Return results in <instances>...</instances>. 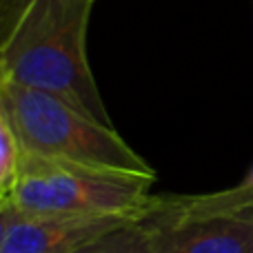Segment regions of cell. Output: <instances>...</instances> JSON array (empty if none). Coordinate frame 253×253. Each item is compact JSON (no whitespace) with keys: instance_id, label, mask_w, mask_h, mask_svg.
<instances>
[{"instance_id":"7","label":"cell","mask_w":253,"mask_h":253,"mask_svg":"<svg viewBox=\"0 0 253 253\" xmlns=\"http://www.w3.org/2000/svg\"><path fill=\"white\" fill-rule=\"evenodd\" d=\"M25 149H22L18 135L13 133L11 125L0 116V198L9 196L20 173Z\"/></svg>"},{"instance_id":"8","label":"cell","mask_w":253,"mask_h":253,"mask_svg":"<svg viewBox=\"0 0 253 253\" xmlns=\"http://www.w3.org/2000/svg\"><path fill=\"white\" fill-rule=\"evenodd\" d=\"M240 184H245L247 189H249V191H253V167L249 169V173L245 175V178H242V182Z\"/></svg>"},{"instance_id":"3","label":"cell","mask_w":253,"mask_h":253,"mask_svg":"<svg viewBox=\"0 0 253 253\" xmlns=\"http://www.w3.org/2000/svg\"><path fill=\"white\" fill-rule=\"evenodd\" d=\"M153 182L156 173L102 169L25 151L16 184L0 202L36 213L147 218L158 200L149 193Z\"/></svg>"},{"instance_id":"5","label":"cell","mask_w":253,"mask_h":253,"mask_svg":"<svg viewBox=\"0 0 253 253\" xmlns=\"http://www.w3.org/2000/svg\"><path fill=\"white\" fill-rule=\"evenodd\" d=\"M153 253H253V207L240 213L151 224Z\"/></svg>"},{"instance_id":"6","label":"cell","mask_w":253,"mask_h":253,"mask_svg":"<svg viewBox=\"0 0 253 253\" xmlns=\"http://www.w3.org/2000/svg\"><path fill=\"white\" fill-rule=\"evenodd\" d=\"M76 253H153L151 231L144 224V220H135L98 238Z\"/></svg>"},{"instance_id":"4","label":"cell","mask_w":253,"mask_h":253,"mask_svg":"<svg viewBox=\"0 0 253 253\" xmlns=\"http://www.w3.org/2000/svg\"><path fill=\"white\" fill-rule=\"evenodd\" d=\"M135 220L144 218L36 213L0 202V253H76Z\"/></svg>"},{"instance_id":"1","label":"cell","mask_w":253,"mask_h":253,"mask_svg":"<svg viewBox=\"0 0 253 253\" xmlns=\"http://www.w3.org/2000/svg\"><path fill=\"white\" fill-rule=\"evenodd\" d=\"M96 0H0V80L53 93L114 126L87 56Z\"/></svg>"},{"instance_id":"2","label":"cell","mask_w":253,"mask_h":253,"mask_svg":"<svg viewBox=\"0 0 253 253\" xmlns=\"http://www.w3.org/2000/svg\"><path fill=\"white\" fill-rule=\"evenodd\" d=\"M0 116L11 125L22 149L36 156L102 169L156 173L114 126L96 123L53 93L0 80Z\"/></svg>"}]
</instances>
